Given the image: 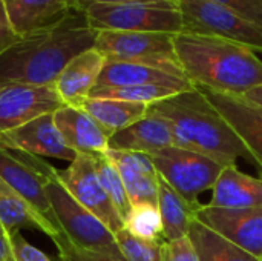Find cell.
Returning <instances> with one entry per match:
<instances>
[{"mask_svg": "<svg viewBox=\"0 0 262 261\" xmlns=\"http://www.w3.org/2000/svg\"><path fill=\"white\" fill-rule=\"evenodd\" d=\"M0 222L11 237L20 229H32L46 234L54 243L63 235L55 232L2 177H0Z\"/></svg>", "mask_w": 262, "mask_h": 261, "instance_id": "23", "label": "cell"}, {"mask_svg": "<svg viewBox=\"0 0 262 261\" xmlns=\"http://www.w3.org/2000/svg\"><path fill=\"white\" fill-rule=\"evenodd\" d=\"M170 146H175V142L169 125L149 112L141 120L118 131L109 138V149L146 155Z\"/></svg>", "mask_w": 262, "mask_h": 261, "instance_id": "19", "label": "cell"}, {"mask_svg": "<svg viewBox=\"0 0 262 261\" xmlns=\"http://www.w3.org/2000/svg\"><path fill=\"white\" fill-rule=\"evenodd\" d=\"M104 155L114 163L134 205L150 203L158 206V172L146 154L107 149Z\"/></svg>", "mask_w": 262, "mask_h": 261, "instance_id": "16", "label": "cell"}, {"mask_svg": "<svg viewBox=\"0 0 262 261\" xmlns=\"http://www.w3.org/2000/svg\"><path fill=\"white\" fill-rule=\"evenodd\" d=\"M117 246L126 261H163L161 246L164 242H149L134 237L126 229L115 234Z\"/></svg>", "mask_w": 262, "mask_h": 261, "instance_id": "29", "label": "cell"}, {"mask_svg": "<svg viewBox=\"0 0 262 261\" xmlns=\"http://www.w3.org/2000/svg\"><path fill=\"white\" fill-rule=\"evenodd\" d=\"M46 194L57 223L69 243L86 251L121 255L112 231L69 194L57 178L54 166L48 177Z\"/></svg>", "mask_w": 262, "mask_h": 261, "instance_id": "5", "label": "cell"}, {"mask_svg": "<svg viewBox=\"0 0 262 261\" xmlns=\"http://www.w3.org/2000/svg\"><path fill=\"white\" fill-rule=\"evenodd\" d=\"M0 261H15L12 245H11V234L5 229L2 222H0Z\"/></svg>", "mask_w": 262, "mask_h": 261, "instance_id": "36", "label": "cell"}, {"mask_svg": "<svg viewBox=\"0 0 262 261\" xmlns=\"http://www.w3.org/2000/svg\"><path fill=\"white\" fill-rule=\"evenodd\" d=\"M220 3L246 20L256 23L262 28V0H210Z\"/></svg>", "mask_w": 262, "mask_h": 261, "instance_id": "32", "label": "cell"}, {"mask_svg": "<svg viewBox=\"0 0 262 261\" xmlns=\"http://www.w3.org/2000/svg\"><path fill=\"white\" fill-rule=\"evenodd\" d=\"M132 2H138V3H160V2H167V0H69V5H71L72 11L83 14L91 6L98 5V3H132Z\"/></svg>", "mask_w": 262, "mask_h": 261, "instance_id": "35", "label": "cell"}, {"mask_svg": "<svg viewBox=\"0 0 262 261\" xmlns=\"http://www.w3.org/2000/svg\"><path fill=\"white\" fill-rule=\"evenodd\" d=\"M212 106L223 115L232 129L243 140L249 149L253 163L259 166L262 172V108L246 100L243 95L212 91L198 88Z\"/></svg>", "mask_w": 262, "mask_h": 261, "instance_id": "14", "label": "cell"}, {"mask_svg": "<svg viewBox=\"0 0 262 261\" xmlns=\"http://www.w3.org/2000/svg\"><path fill=\"white\" fill-rule=\"evenodd\" d=\"M189 237L196 249L198 261H261L230 243L196 218L190 226Z\"/></svg>", "mask_w": 262, "mask_h": 261, "instance_id": "25", "label": "cell"}, {"mask_svg": "<svg viewBox=\"0 0 262 261\" xmlns=\"http://www.w3.org/2000/svg\"><path fill=\"white\" fill-rule=\"evenodd\" d=\"M21 37L15 32L9 15L6 9L5 0H0V55L8 51L11 46H14Z\"/></svg>", "mask_w": 262, "mask_h": 261, "instance_id": "34", "label": "cell"}, {"mask_svg": "<svg viewBox=\"0 0 262 261\" xmlns=\"http://www.w3.org/2000/svg\"><path fill=\"white\" fill-rule=\"evenodd\" d=\"M167 2H170V3H173V5H178L181 0H167Z\"/></svg>", "mask_w": 262, "mask_h": 261, "instance_id": "38", "label": "cell"}, {"mask_svg": "<svg viewBox=\"0 0 262 261\" xmlns=\"http://www.w3.org/2000/svg\"><path fill=\"white\" fill-rule=\"evenodd\" d=\"M175 51L186 78L196 88L244 95L262 85V60L239 43L180 32L175 34Z\"/></svg>", "mask_w": 262, "mask_h": 261, "instance_id": "3", "label": "cell"}, {"mask_svg": "<svg viewBox=\"0 0 262 261\" xmlns=\"http://www.w3.org/2000/svg\"><path fill=\"white\" fill-rule=\"evenodd\" d=\"M141 85H164V86H172L178 91H189L195 88L187 78L172 75L157 68L138 65V63L106 60L103 71L98 77L97 86L94 89L141 86Z\"/></svg>", "mask_w": 262, "mask_h": 261, "instance_id": "20", "label": "cell"}, {"mask_svg": "<svg viewBox=\"0 0 262 261\" xmlns=\"http://www.w3.org/2000/svg\"><path fill=\"white\" fill-rule=\"evenodd\" d=\"M52 166L18 151L0 148V177L58 234L63 235L46 194Z\"/></svg>", "mask_w": 262, "mask_h": 261, "instance_id": "9", "label": "cell"}, {"mask_svg": "<svg viewBox=\"0 0 262 261\" xmlns=\"http://www.w3.org/2000/svg\"><path fill=\"white\" fill-rule=\"evenodd\" d=\"M58 249V257L61 261H126L123 255H112V254H101L94 251H86L74 246L66 240L63 235L58 242H55Z\"/></svg>", "mask_w": 262, "mask_h": 261, "instance_id": "30", "label": "cell"}, {"mask_svg": "<svg viewBox=\"0 0 262 261\" xmlns=\"http://www.w3.org/2000/svg\"><path fill=\"white\" fill-rule=\"evenodd\" d=\"M94 162H95L98 178H100L107 197L111 198L112 205L115 206V209L120 214V217L123 218V222H126V218L132 209V203L129 200V195L126 192V188L120 177V172L117 171L114 163L104 154L94 155Z\"/></svg>", "mask_w": 262, "mask_h": 261, "instance_id": "28", "label": "cell"}, {"mask_svg": "<svg viewBox=\"0 0 262 261\" xmlns=\"http://www.w3.org/2000/svg\"><path fill=\"white\" fill-rule=\"evenodd\" d=\"M95 49L111 62L146 65L186 78L175 51V34L100 31Z\"/></svg>", "mask_w": 262, "mask_h": 261, "instance_id": "6", "label": "cell"}, {"mask_svg": "<svg viewBox=\"0 0 262 261\" xmlns=\"http://www.w3.org/2000/svg\"><path fill=\"white\" fill-rule=\"evenodd\" d=\"M198 205L186 202L161 177L158 178V209L161 214L166 242L189 235Z\"/></svg>", "mask_w": 262, "mask_h": 261, "instance_id": "24", "label": "cell"}, {"mask_svg": "<svg viewBox=\"0 0 262 261\" xmlns=\"http://www.w3.org/2000/svg\"><path fill=\"white\" fill-rule=\"evenodd\" d=\"M15 32L23 37L61 23L72 12L69 0H5Z\"/></svg>", "mask_w": 262, "mask_h": 261, "instance_id": "21", "label": "cell"}, {"mask_svg": "<svg viewBox=\"0 0 262 261\" xmlns=\"http://www.w3.org/2000/svg\"><path fill=\"white\" fill-rule=\"evenodd\" d=\"M64 106L54 85H0V135Z\"/></svg>", "mask_w": 262, "mask_h": 261, "instance_id": "11", "label": "cell"}, {"mask_svg": "<svg viewBox=\"0 0 262 261\" xmlns=\"http://www.w3.org/2000/svg\"><path fill=\"white\" fill-rule=\"evenodd\" d=\"M207 205L221 209L262 208V177L247 175L236 165L224 166L212 188V198Z\"/></svg>", "mask_w": 262, "mask_h": 261, "instance_id": "18", "label": "cell"}, {"mask_svg": "<svg viewBox=\"0 0 262 261\" xmlns=\"http://www.w3.org/2000/svg\"><path fill=\"white\" fill-rule=\"evenodd\" d=\"M57 178L69 191V194L100 222H103L115 235L124 229V222L107 197L94 162V155L77 154L66 169L55 168Z\"/></svg>", "mask_w": 262, "mask_h": 261, "instance_id": "10", "label": "cell"}, {"mask_svg": "<svg viewBox=\"0 0 262 261\" xmlns=\"http://www.w3.org/2000/svg\"><path fill=\"white\" fill-rule=\"evenodd\" d=\"M54 122L64 143L75 154L100 155L109 149V135L81 108L64 105L54 112Z\"/></svg>", "mask_w": 262, "mask_h": 261, "instance_id": "15", "label": "cell"}, {"mask_svg": "<svg viewBox=\"0 0 262 261\" xmlns=\"http://www.w3.org/2000/svg\"><path fill=\"white\" fill-rule=\"evenodd\" d=\"M98 31L81 12L61 23L23 35L0 55V85H55L64 66L78 54L95 48Z\"/></svg>", "mask_w": 262, "mask_h": 261, "instance_id": "1", "label": "cell"}, {"mask_svg": "<svg viewBox=\"0 0 262 261\" xmlns=\"http://www.w3.org/2000/svg\"><path fill=\"white\" fill-rule=\"evenodd\" d=\"M11 245L15 261H52L45 252L28 243L20 232L11 237Z\"/></svg>", "mask_w": 262, "mask_h": 261, "instance_id": "33", "label": "cell"}, {"mask_svg": "<svg viewBox=\"0 0 262 261\" xmlns=\"http://www.w3.org/2000/svg\"><path fill=\"white\" fill-rule=\"evenodd\" d=\"M77 106L84 109L109 137L146 117L149 108L144 103L94 97H86Z\"/></svg>", "mask_w": 262, "mask_h": 261, "instance_id": "22", "label": "cell"}, {"mask_svg": "<svg viewBox=\"0 0 262 261\" xmlns=\"http://www.w3.org/2000/svg\"><path fill=\"white\" fill-rule=\"evenodd\" d=\"M89 26L95 31L129 32H184L183 14L178 5L160 3H98L86 12Z\"/></svg>", "mask_w": 262, "mask_h": 261, "instance_id": "4", "label": "cell"}, {"mask_svg": "<svg viewBox=\"0 0 262 261\" xmlns=\"http://www.w3.org/2000/svg\"><path fill=\"white\" fill-rule=\"evenodd\" d=\"M124 229L141 240L149 242H166L163 232L161 214L157 205L140 203L134 205L126 222Z\"/></svg>", "mask_w": 262, "mask_h": 261, "instance_id": "27", "label": "cell"}, {"mask_svg": "<svg viewBox=\"0 0 262 261\" xmlns=\"http://www.w3.org/2000/svg\"><path fill=\"white\" fill-rule=\"evenodd\" d=\"M161 260L163 261H198L196 249L189 235L164 242L161 246Z\"/></svg>", "mask_w": 262, "mask_h": 261, "instance_id": "31", "label": "cell"}, {"mask_svg": "<svg viewBox=\"0 0 262 261\" xmlns=\"http://www.w3.org/2000/svg\"><path fill=\"white\" fill-rule=\"evenodd\" d=\"M158 175L186 202L198 205V197L212 189L224 166L210 157L178 146L160 149L149 155Z\"/></svg>", "mask_w": 262, "mask_h": 261, "instance_id": "7", "label": "cell"}, {"mask_svg": "<svg viewBox=\"0 0 262 261\" xmlns=\"http://www.w3.org/2000/svg\"><path fill=\"white\" fill-rule=\"evenodd\" d=\"M0 148L66 162H72L77 157V154L64 143L60 131L57 129L54 114L40 115L6 134H2Z\"/></svg>", "mask_w": 262, "mask_h": 261, "instance_id": "13", "label": "cell"}, {"mask_svg": "<svg viewBox=\"0 0 262 261\" xmlns=\"http://www.w3.org/2000/svg\"><path fill=\"white\" fill-rule=\"evenodd\" d=\"M184 32L220 37L262 52V28L210 0H181Z\"/></svg>", "mask_w": 262, "mask_h": 261, "instance_id": "8", "label": "cell"}, {"mask_svg": "<svg viewBox=\"0 0 262 261\" xmlns=\"http://www.w3.org/2000/svg\"><path fill=\"white\" fill-rule=\"evenodd\" d=\"M106 63V57L95 48L74 57L60 72L55 89L64 105L77 106L91 95Z\"/></svg>", "mask_w": 262, "mask_h": 261, "instance_id": "17", "label": "cell"}, {"mask_svg": "<svg viewBox=\"0 0 262 261\" xmlns=\"http://www.w3.org/2000/svg\"><path fill=\"white\" fill-rule=\"evenodd\" d=\"M195 218L262 261V208L221 209L200 203Z\"/></svg>", "mask_w": 262, "mask_h": 261, "instance_id": "12", "label": "cell"}, {"mask_svg": "<svg viewBox=\"0 0 262 261\" xmlns=\"http://www.w3.org/2000/svg\"><path fill=\"white\" fill-rule=\"evenodd\" d=\"M147 112L169 125L178 148L200 152L223 166H235L241 157L253 163L243 140L196 86L149 105Z\"/></svg>", "mask_w": 262, "mask_h": 261, "instance_id": "2", "label": "cell"}, {"mask_svg": "<svg viewBox=\"0 0 262 261\" xmlns=\"http://www.w3.org/2000/svg\"><path fill=\"white\" fill-rule=\"evenodd\" d=\"M243 97H244L246 100H249V102H252V103H255V105H258V106H261L262 108V85L261 86L253 88V89H250V91L246 92Z\"/></svg>", "mask_w": 262, "mask_h": 261, "instance_id": "37", "label": "cell"}, {"mask_svg": "<svg viewBox=\"0 0 262 261\" xmlns=\"http://www.w3.org/2000/svg\"><path fill=\"white\" fill-rule=\"evenodd\" d=\"M178 91L172 86L164 85H141V86H121V88H100L92 89L89 97L94 98H112V100H124V102H135L144 105H154L160 100L172 97Z\"/></svg>", "mask_w": 262, "mask_h": 261, "instance_id": "26", "label": "cell"}]
</instances>
